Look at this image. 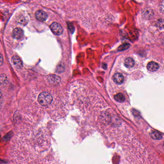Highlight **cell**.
I'll return each instance as SVG.
<instances>
[{
	"label": "cell",
	"instance_id": "6",
	"mask_svg": "<svg viewBox=\"0 0 164 164\" xmlns=\"http://www.w3.org/2000/svg\"><path fill=\"white\" fill-rule=\"evenodd\" d=\"M113 80L116 84H121L124 80L123 75L120 73H116L113 76Z\"/></svg>",
	"mask_w": 164,
	"mask_h": 164
},
{
	"label": "cell",
	"instance_id": "7",
	"mask_svg": "<svg viewBox=\"0 0 164 164\" xmlns=\"http://www.w3.org/2000/svg\"><path fill=\"white\" fill-rule=\"evenodd\" d=\"M49 82L52 84H58L61 81V78L54 75L49 76L48 77Z\"/></svg>",
	"mask_w": 164,
	"mask_h": 164
},
{
	"label": "cell",
	"instance_id": "3",
	"mask_svg": "<svg viewBox=\"0 0 164 164\" xmlns=\"http://www.w3.org/2000/svg\"><path fill=\"white\" fill-rule=\"evenodd\" d=\"M12 61L14 66L17 69H20L23 66L22 60L18 56L15 55L13 57Z\"/></svg>",
	"mask_w": 164,
	"mask_h": 164
},
{
	"label": "cell",
	"instance_id": "11",
	"mask_svg": "<svg viewBox=\"0 0 164 164\" xmlns=\"http://www.w3.org/2000/svg\"><path fill=\"white\" fill-rule=\"evenodd\" d=\"M114 99L119 103H122L125 100V97L122 93H119L114 96Z\"/></svg>",
	"mask_w": 164,
	"mask_h": 164
},
{
	"label": "cell",
	"instance_id": "16",
	"mask_svg": "<svg viewBox=\"0 0 164 164\" xmlns=\"http://www.w3.org/2000/svg\"><path fill=\"white\" fill-rule=\"evenodd\" d=\"M1 90H0V98H1Z\"/></svg>",
	"mask_w": 164,
	"mask_h": 164
},
{
	"label": "cell",
	"instance_id": "1",
	"mask_svg": "<svg viewBox=\"0 0 164 164\" xmlns=\"http://www.w3.org/2000/svg\"><path fill=\"white\" fill-rule=\"evenodd\" d=\"M38 100L39 103L42 106H47L51 104L53 100V98L50 93L43 92H41L39 95Z\"/></svg>",
	"mask_w": 164,
	"mask_h": 164
},
{
	"label": "cell",
	"instance_id": "15",
	"mask_svg": "<svg viewBox=\"0 0 164 164\" xmlns=\"http://www.w3.org/2000/svg\"><path fill=\"white\" fill-rule=\"evenodd\" d=\"M2 105H3V101H2V100H0V109H1V107Z\"/></svg>",
	"mask_w": 164,
	"mask_h": 164
},
{
	"label": "cell",
	"instance_id": "10",
	"mask_svg": "<svg viewBox=\"0 0 164 164\" xmlns=\"http://www.w3.org/2000/svg\"><path fill=\"white\" fill-rule=\"evenodd\" d=\"M124 64H125V66L126 68H133L134 65V60L133 59V58L128 57V58H127L125 60Z\"/></svg>",
	"mask_w": 164,
	"mask_h": 164
},
{
	"label": "cell",
	"instance_id": "13",
	"mask_svg": "<svg viewBox=\"0 0 164 164\" xmlns=\"http://www.w3.org/2000/svg\"><path fill=\"white\" fill-rule=\"evenodd\" d=\"M6 82H7V78L6 75H2L0 76V84L4 85Z\"/></svg>",
	"mask_w": 164,
	"mask_h": 164
},
{
	"label": "cell",
	"instance_id": "2",
	"mask_svg": "<svg viewBox=\"0 0 164 164\" xmlns=\"http://www.w3.org/2000/svg\"><path fill=\"white\" fill-rule=\"evenodd\" d=\"M51 29L52 32L57 35H60L63 32V29L60 24L54 22L51 25Z\"/></svg>",
	"mask_w": 164,
	"mask_h": 164
},
{
	"label": "cell",
	"instance_id": "5",
	"mask_svg": "<svg viewBox=\"0 0 164 164\" xmlns=\"http://www.w3.org/2000/svg\"><path fill=\"white\" fill-rule=\"evenodd\" d=\"M23 31L20 28H16L14 29L13 31V37L18 40L21 39L23 36Z\"/></svg>",
	"mask_w": 164,
	"mask_h": 164
},
{
	"label": "cell",
	"instance_id": "14",
	"mask_svg": "<svg viewBox=\"0 0 164 164\" xmlns=\"http://www.w3.org/2000/svg\"><path fill=\"white\" fill-rule=\"evenodd\" d=\"M3 57L1 54L0 53V66L3 65Z\"/></svg>",
	"mask_w": 164,
	"mask_h": 164
},
{
	"label": "cell",
	"instance_id": "8",
	"mask_svg": "<svg viewBox=\"0 0 164 164\" xmlns=\"http://www.w3.org/2000/svg\"><path fill=\"white\" fill-rule=\"evenodd\" d=\"M147 68L148 70L154 72V71H156L159 69V66L158 64L156 63V62H151L148 64Z\"/></svg>",
	"mask_w": 164,
	"mask_h": 164
},
{
	"label": "cell",
	"instance_id": "9",
	"mask_svg": "<svg viewBox=\"0 0 164 164\" xmlns=\"http://www.w3.org/2000/svg\"><path fill=\"white\" fill-rule=\"evenodd\" d=\"M151 137L154 140H159L161 139L163 137V135L161 133H160L159 131H152L150 134Z\"/></svg>",
	"mask_w": 164,
	"mask_h": 164
},
{
	"label": "cell",
	"instance_id": "4",
	"mask_svg": "<svg viewBox=\"0 0 164 164\" xmlns=\"http://www.w3.org/2000/svg\"><path fill=\"white\" fill-rule=\"evenodd\" d=\"M35 17L37 20L40 21H44L47 20L48 15L44 11L42 10H39L35 13Z\"/></svg>",
	"mask_w": 164,
	"mask_h": 164
},
{
	"label": "cell",
	"instance_id": "12",
	"mask_svg": "<svg viewBox=\"0 0 164 164\" xmlns=\"http://www.w3.org/2000/svg\"><path fill=\"white\" fill-rule=\"evenodd\" d=\"M154 14L153 11L150 9H145L143 12V15H144V18H150Z\"/></svg>",
	"mask_w": 164,
	"mask_h": 164
}]
</instances>
